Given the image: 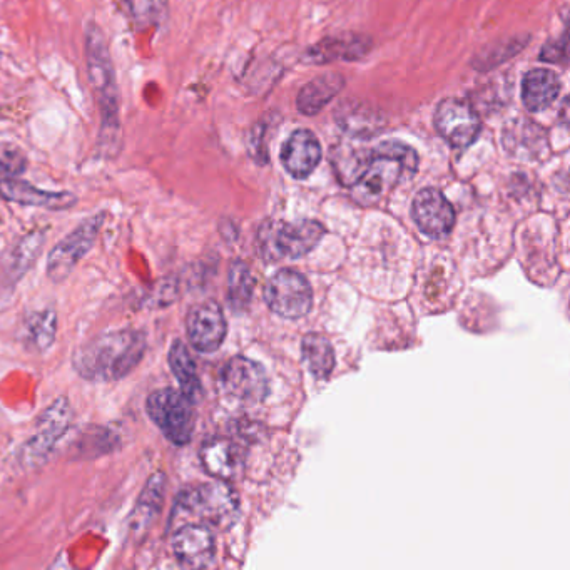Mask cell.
I'll use <instances>...</instances> for the list:
<instances>
[{
	"instance_id": "cell-1",
	"label": "cell",
	"mask_w": 570,
	"mask_h": 570,
	"mask_svg": "<svg viewBox=\"0 0 570 570\" xmlns=\"http://www.w3.org/2000/svg\"><path fill=\"white\" fill-rule=\"evenodd\" d=\"M148 348L143 331H107L79 347L72 365L87 382L114 383L138 367Z\"/></svg>"
},
{
	"instance_id": "cell-23",
	"label": "cell",
	"mask_w": 570,
	"mask_h": 570,
	"mask_svg": "<svg viewBox=\"0 0 570 570\" xmlns=\"http://www.w3.org/2000/svg\"><path fill=\"white\" fill-rule=\"evenodd\" d=\"M168 363L171 372L178 380L179 390L186 397L191 398L194 403L198 402L201 393H203L201 380L198 377V367H196V363H194L193 357H191V353L183 341L176 340L171 345Z\"/></svg>"
},
{
	"instance_id": "cell-7",
	"label": "cell",
	"mask_w": 570,
	"mask_h": 570,
	"mask_svg": "<svg viewBox=\"0 0 570 570\" xmlns=\"http://www.w3.org/2000/svg\"><path fill=\"white\" fill-rule=\"evenodd\" d=\"M265 301L270 310L281 318L300 320L310 313L313 290L305 275L283 268L266 283Z\"/></svg>"
},
{
	"instance_id": "cell-14",
	"label": "cell",
	"mask_w": 570,
	"mask_h": 570,
	"mask_svg": "<svg viewBox=\"0 0 570 570\" xmlns=\"http://www.w3.org/2000/svg\"><path fill=\"white\" fill-rule=\"evenodd\" d=\"M173 552L179 564L188 569L211 567L216 557L213 529L196 522L178 525L173 534Z\"/></svg>"
},
{
	"instance_id": "cell-30",
	"label": "cell",
	"mask_w": 570,
	"mask_h": 570,
	"mask_svg": "<svg viewBox=\"0 0 570 570\" xmlns=\"http://www.w3.org/2000/svg\"><path fill=\"white\" fill-rule=\"evenodd\" d=\"M0 57H2V52H0Z\"/></svg>"
},
{
	"instance_id": "cell-3",
	"label": "cell",
	"mask_w": 570,
	"mask_h": 570,
	"mask_svg": "<svg viewBox=\"0 0 570 570\" xmlns=\"http://www.w3.org/2000/svg\"><path fill=\"white\" fill-rule=\"evenodd\" d=\"M240 510V497L224 480L206 482L179 494L174 505L173 522H196L211 529H228Z\"/></svg>"
},
{
	"instance_id": "cell-26",
	"label": "cell",
	"mask_w": 570,
	"mask_h": 570,
	"mask_svg": "<svg viewBox=\"0 0 570 570\" xmlns=\"http://www.w3.org/2000/svg\"><path fill=\"white\" fill-rule=\"evenodd\" d=\"M228 298L231 308L235 311L246 310L250 305L253 290H255V278L251 270L243 261H235L230 268V281H228Z\"/></svg>"
},
{
	"instance_id": "cell-22",
	"label": "cell",
	"mask_w": 570,
	"mask_h": 570,
	"mask_svg": "<svg viewBox=\"0 0 570 570\" xmlns=\"http://www.w3.org/2000/svg\"><path fill=\"white\" fill-rule=\"evenodd\" d=\"M560 79L550 69H532L522 79V102L530 112L549 109L560 94Z\"/></svg>"
},
{
	"instance_id": "cell-13",
	"label": "cell",
	"mask_w": 570,
	"mask_h": 570,
	"mask_svg": "<svg viewBox=\"0 0 570 570\" xmlns=\"http://www.w3.org/2000/svg\"><path fill=\"white\" fill-rule=\"evenodd\" d=\"M186 333L191 347L199 353H214L228 333V323L218 303L206 301L189 310Z\"/></svg>"
},
{
	"instance_id": "cell-28",
	"label": "cell",
	"mask_w": 570,
	"mask_h": 570,
	"mask_svg": "<svg viewBox=\"0 0 570 570\" xmlns=\"http://www.w3.org/2000/svg\"><path fill=\"white\" fill-rule=\"evenodd\" d=\"M27 168V159L19 151H9L0 158V179L21 176Z\"/></svg>"
},
{
	"instance_id": "cell-10",
	"label": "cell",
	"mask_w": 570,
	"mask_h": 570,
	"mask_svg": "<svg viewBox=\"0 0 570 570\" xmlns=\"http://www.w3.org/2000/svg\"><path fill=\"white\" fill-rule=\"evenodd\" d=\"M219 388L224 397L245 405H256L268 397L270 382L260 363L250 358L235 357L221 368Z\"/></svg>"
},
{
	"instance_id": "cell-24",
	"label": "cell",
	"mask_w": 570,
	"mask_h": 570,
	"mask_svg": "<svg viewBox=\"0 0 570 570\" xmlns=\"http://www.w3.org/2000/svg\"><path fill=\"white\" fill-rule=\"evenodd\" d=\"M301 352L306 367L313 377L325 380L335 368V350L331 341L320 333H308L301 341Z\"/></svg>"
},
{
	"instance_id": "cell-5",
	"label": "cell",
	"mask_w": 570,
	"mask_h": 570,
	"mask_svg": "<svg viewBox=\"0 0 570 570\" xmlns=\"http://www.w3.org/2000/svg\"><path fill=\"white\" fill-rule=\"evenodd\" d=\"M325 233V226L313 219H303L296 223L271 221L261 226L258 236L261 256L270 261L281 258L296 260L315 250Z\"/></svg>"
},
{
	"instance_id": "cell-18",
	"label": "cell",
	"mask_w": 570,
	"mask_h": 570,
	"mask_svg": "<svg viewBox=\"0 0 570 570\" xmlns=\"http://www.w3.org/2000/svg\"><path fill=\"white\" fill-rule=\"evenodd\" d=\"M0 198L11 201V203L22 204V206L54 209V211L72 208L77 203V198L72 193L42 191L17 178L0 179Z\"/></svg>"
},
{
	"instance_id": "cell-20",
	"label": "cell",
	"mask_w": 570,
	"mask_h": 570,
	"mask_svg": "<svg viewBox=\"0 0 570 570\" xmlns=\"http://www.w3.org/2000/svg\"><path fill=\"white\" fill-rule=\"evenodd\" d=\"M345 77L338 72H326L301 87L296 96V109L303 116H316L340 94Z\"/></svg>"
},
{
	"instance_id": "cell-15",
	"label": "cell",
	"mask_w": 570,
	"mask_h": 570,
	"mask_svg": "<svg viewBox=\"0 0 570 570\" xmlns=\"http://www.w3.org/2000/svg\"><path fill=\"white\" fill-rule=\"evenodd\" d=\"M321 158L323 149L320 141L310 129H296L281 146V164L295 179L310 178Z\"/></svg>"
},
{
	"instance_id": "cell-29",
	"label": "cell",
	"mask_w": 570,
	"mask_h": 570,
	"mask_svg": "<svg viewBox=\"0 0 570 570\" xmlns=\"http://www.w3.org/2000/svg\"><path fill=\"white\" fill-rule=\"evenodd\" d=\"M540 59L552 64H567V37H562V41H550L545 44L540 52Z\"/></svg>"
},
{
	"instance_id": "cell-2",
	"label": "cell",
	"mask_w": 570,
	"mask_h": 570,
	"mask_svg": "<svg viewBox=\"0 0 570 570\" xmlns=\"http://www.w3.org/2000/svg\"><path fill=\"white\" fill-rule=\"evenodd\" d=\"M417 171L418 154L412 146L397 139L383 141L368 149L362 174L350 188L353 199L362 206H375Z\"/></svg>"
},
{
	"instance_id": "cell-19",
	"label": "cell",
	"mask_w": 570,
	"mask_h": 570,
	"mask_svg": "<svg viewBox=\"0 0 570 570\" xmlns=\"http://www.w3.org/2000/svg\"><path fill=\"white\" fill-rule=\"evenodd\" d=\"M166 484H168L166 475L163 472H156L149 477L148 482L144 485L136 509L131 515V525H129L131 534L136 539L148 534V530L153 527L154 522L158 519L159 512L163 509Z\"/></svg>"
},
{
	"instance_id": "cell-21",
	"label": "cell",
	"mask_w": 570,
	"mask_h": 570,
	"mask_svg": "<svg viewBox=\"0 0 570 570\" xmlns=\"http://www.w3.org/2000/svg\"><path fill=\"white\" fill-rule=\"evenodd\" d=\"M335 118L343 133L352 139L367 141L385 126L382 116L372 107L363 106L362 102H341L336 107Z\"/></svg>"
},
{
	"instance_id": "cell-17",
	"label": "cell",
	"mask_w": 570,
	"mask_h": 570,
	"mask_svg": "<svg viewBox=\"0 0 570 570\" xmlns=\"http://www.w3.org/2000/svg\"><path fill=\"white\" fill-rule=\"evenodd\" d=\"M372 49V39L362 34H341L326 37L316 42L303 54L301 61L305 64H328L336 61H357L367 56Z\"/></svg>"
},
{
	"instance_id": "cell-6",
	"label": "cell",
	"mask_w": 570,
	"mask_h": 570,
	"mask_svg": "<svg viewBox=\"0 0 570 570\" xmlns=\"http://www.w3.org/2000/svg\"><path fill=\"white\" fill-rule=\"evenodd\" d=\"M146 410L154 425L169 442L188 445L194 432V402L176 388L154 390L146 400Z\"/></svg>"
},
{
	"instance_id": "cell-16",
	"label": "cell",
	"mask_w": 570,
	"mask_h": 570,
	"mask_svg": "<svg viewBox=\"0 0 570 570\" xmlns=\"http://www.w3.org/2000/svg\"><path fill=\"white\" fill-rule=\"evenodd\" d=\"M201 464L213 479H236L245 465L246 453L233 438L213 437L204 442L199 452Z\"/></svg>"
},
{
	"instance_id": "cell-8",
	"label": "cell",
	"mask_w": 570,
	"mask_h": 570,
	"mask_svg": "<svg viewBox=\"0 0 570 570\" xmlns=\"http://www.w3.org/2000/svg\"><path fill=\"white\" fill-rule=\"evenodd\" d=\"M433 126L452 148L467 149L479 139L482 121L474 106L462 97H445L433 112Z\"/></svg>"
},
{
	"instance_id": "cell-11",
	"label": "cell",
	"mask_w": 570,
	"mask_h": 570,
	"mask_svg": "<svg viewBox=\"0 0 570 570\" xmlns=\"http://www.w3.org/2000/svg\"><path fill=\"white\" fill-rule=\"evenodd\" d=\"M72 408L67 398H59L44 410L34 437L24 447V459L27 464L44 462L47 455L56 447V443L64 437L67 428L71 427Z\"/></svg>"
},
{
	"instance_id": "cell-12",
	"label": "cell",
	"mask_w": 570,
	"mask_h": 570,
	"mask_svg": "<svg viewBox=\"0 0 570 570\" xmlns=\"http://www.w3.org/2000/svg\"><path fill=\"white\" fill-rule=\"evenodd\" d=\"M412 218L423 235L440 240L452 233L457 214L442 191L425 188L418 191L413 198Z\"/></svg>"
},
{
	"instance_id": "cell-4",
	"label": "cell",
	"mask_w": 570,
	"mask_h": 570,
	"mask_svg": "<svg viewBox=\"0 0 570 570\" xmlns=\"http://www.w3.org/2000/svg\"><path fill=\"white\" fill-rule=\"evenodd\" d=\"M86 62L87 76L101 111L102 136L109 134L114 138L119 131L118 79L106 36L97 24H89L86 29Z\"/></svg>"
},
{
	"instance_id": "cell-9",
	"label": "cell",
	"mask_w": 570,
	"mask_h": 570,
	"mask_svg": "<svg viewBox=\"0 0 570 570\" xmlns=\"http://www.w3.org/2000/svg\"><path fill=\"white\" fill-rule=\"evenodd\" d=\"M104 223V214H94L86 221H82L76 230L71 231L64 240L59 241L47 256V276L52 281L66 280L79 261L92 250L97 235Z\"/></svg>"
},
{
	"instance_id": "cell-27",
	"label": "cell",
	"mask_w": 570,
	"mask_h": 570,
	"mask_svg": "<svg viewBox=\"0 0 570 570\" xmlns=\"http://www.w3.org/2000/svg\"><path fill=\"white\" fill-rule=\"evenodd\" d=\"M525 44L527 42L520 41L519 37H515L510 41L485 47L480 54H475L472 66L475 67V71H490V69L500 66L502 62L509 61L512 57L517 56L524 49Z\"/></svg>"
},
{
	"instance_id": "cell-25",
	"label": "cell",
	"mask_w": 570,
	"mask_h": 570,
	"mask_svg": "<svg viewBox=\"0 0 570 570\" xmlns=\"http://www.w3.org/2000/svg\"><path fill=\"white\" fill-rule=\"evenodd\" d=\"M26 340L29 347L36 352L44 353L52 347L56 340L57 315L52 310L36 311L27 316Z\"/></svg>"
}]
</instances>
